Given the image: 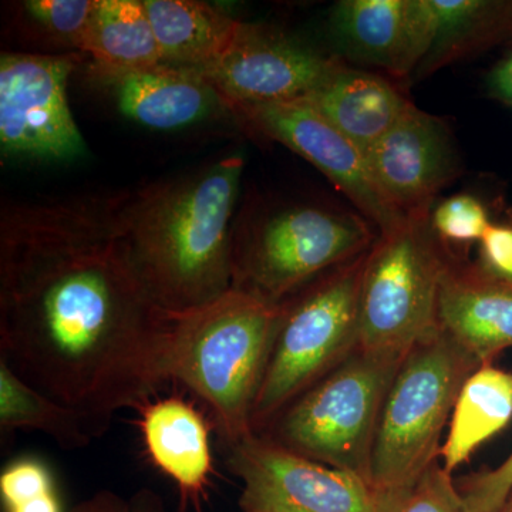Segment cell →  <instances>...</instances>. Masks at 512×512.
<instances>
[{
	"mask_svg": "<svg viewBox=\"0 0 512 512\" xmlns=\"http://www.w3.org/2000/svg\"><path fill=\"white\" fill-rule=\"evenodd\" d=\"M19 430L39 431L64 450H80L94 441L79 414L25 382L0 359L2 440Z\"/></svg>",
	"mask_w": 512,
	"mask_h": 512,
	"instance_id": "obj_22",
	"label": "cell"
},
{
	"mask_svg": "<svg viewBox=\"0 0 512 512\" xmlns=\"http://www.w3.org/2000/svg\"><path fill=\"white\" fill-rule=\"evenodd\" d=\"M84 53L107 74L163 64L143 0H99Z\"/></svg>",
	"mask_w": 512,
	"mask_h": 512,
	"instance_id": "obj_20",
	"label": "cell"
},
{
	"mask_svg": "<svg viewBox=\"0 0 512 512\" xmlns=\"http://www.w3.org/2000/svg\"><path fill=\"white\" fill-rule=\"evenodd\" d=\"M365 218L326 208H285L234 229L232 288L279 305L303 285L375 244Z\"/></svg>",
	"mask_w": 512,
	"mask_h": 512,
	"instance_id": "obj_8",
	"label": "cell"
},
{
	"mask_svg": "<svg viewBox=\"0 0 512 512\" xmlns=\"http://www.w3.org/2000/svg\"><path fill=\"white\" fill-rule=\"evenodd\" d=\"M117 208L119 195L43 202L0 224V359L93 440L170 383L173 315L141 282Z\"/></svg>",
	"mask_w": 512,
	"mask_h": 512,
	"instance_id": "obj_1",
	"label": "cell"
},
{
	"mask_svg": "<svg viewBox=\"0 0 512 512\" xmlns=\"http://www.w3.org/2000/svg\"><path fill=\"white\" fill-rule=\"evenodd\" d=\"M393 512H474L451 474L436 461Z\"/></svg>",
	"mask_w": 512,
	"mask_h": 512,
	"instance_id": "obj_25",
	"label": "cell"
},
{
	"mask_svg": "<svg viewBox=\"0 0 512 512\" xmlns=\"http://www.w3.org/2000/svg\"><path fill=\"white\" fill-rule=\"evenodd\" d=\"M512 420V373L493 363L481 365L458 394L447 439L441 446V466L448 474L470 460L481 444Z\"/></svg>",
	"mask_w": 512,
	"mask_h": 512,
	"instance_id": "obj_19",
	"label": "cell"
},
{
	"mask_svg": "<svg viewBox=\"0 0 512 512\" xmlns=\"http://www.w3.org/2000/svg\"><path fill=\"white\" fill-rule=\"evenodd\" d=\"M505 505H510V507H512V494H511L510 500H508V503Z\"/></svg>",
	"mask_w": 512,
	"mask_h": 512,
	"instance_id": "obj_34",
	"label": "cell"
},
{
	"mask_svg": "<svg viewBox=\"0 0 512 512\" xmlns=\"http://www.w3.org/2000/svg\"><path fill=\"white\" fill-rule=\"evenodd\" d=\"M279 305L231 289L173 315L167 372L200 397L222 447L254 434L252 412L271 355Z\"/></svg>",
	"mask_w": 512,
	"mask_h": 512,
	"instance_id": "obj_3",
	"label": "cell"
},
{
	"mask_svg": "<svg viewBox=\"0 0 512 512\" xmlns=\"http://www.w3.org/2000/svg\"><path fill=\"white\" fill-rule=\"evenodd\" d=\"M128 503H130L131 512H173L164 503L163 498L150 488L138 490Z\"/></svg>",
	"mask_w": 512,
	"mask_h": 512,
	"instance_id": "obj_30",
	"label": "cell"
},
{
	"mask_svg": "<svg viewBox=\"0 0 512 512\" xmlns=\"http://www.w3.org/2000/svg\"><path fill=\"white\" fill-rule=\"evenodd\" d=\"M406 355L357 348L256 436L367 483L380 410Z\"/></svg>",
	"mask_w": 512,
	"mask_h": 512,
	"instance_id": "obj_6",
	"label": "cell"
},
{
	"mask_svg": "<svg viewBox=\"0 0 512 512\" xmlns=\"http://www.w3.org/2000/svg\"><path fill=\"white\" fill-rule=\"evenodd\" d=\"M244 160L119 195L121 235L141 282L170 315L194 311L232 288L235 202Z\"/></svg>",
	"mask_w": 512,
	"mask_h": 512,
	"instance_id": "obj_2",
	"label": "cell"
},
{
	"mask_svg": "<svg viewBox=\"0 0 512 512\" xmlns=\"http://www.w3.org/2000/svg\"><path fill=\"white\" fill-rule=\"evenodd\" d=\"M493 89L500 99L512 104V56L495 70Z\"/></svg>",
	"mask_w": 512,
	"mask_h": 512,
	"instance_id": "obj_32",
	"label": "cell"
},
{
	"mask_svg": "<svg viewBox=\"0 0 512 512\" xmlns=\"http://www.w3.org/2000/svg\"><path fill=\"white\" fill-rule=\"evenodd\" d=\"M333 59L281 33L244 23L234 45L200 70L225 109L303 99L329 72Z\"/></svg>",
	"mask_w": 512,
	"mask_h": 512,
	"instance_id": "obj_12",
	"label": "cell"
},
{
	"mask_svg": "<svg viewBox=\"0 0 512 512\" xmlns=\"http://www.w3.org/2000/svg\"><path fill=\"white\" fill-rule=\"evenodd\" d=\"M379 190L403 215H429L434 198L456 174L450 134L416 106L365 154Z\"/></svg>",
	"mask_w": 512,
	"mask_h": 512,
	"instance_id": "obj_13",
	"label": "cell"
},
{
	"mask_svg": "<svg viewBox=\"0 0 512 512\" xmlns=\"http://www.w3.org/2000/svg\"><path fill=\"white\" fill-rule=\"evenodd\" d=\"M228 110L252 130L284 144L315 165L379 234L406 220V215L394 208L377 187L365 153L308 101L251 104Z\"/></svg>",
	"mask_w": 512,
	"mask_h": 512,
	"instance_id": "obj_11",
	"label": "cell"
},
{
	"mask_svg": "<svg viewBox=\"0 0 512 512\" xmlns=\"http://www.w3.org/2000/svg\"><path fill=\"white\" fill-rule=\"evenodd\" d=\"M73 63L67 56L2 55L0 147L5 156L63 160L84 153L67 100Z\"/></svg>",
	"mask_w": 512,
	"mask_h": 512,
	"instance_id": "obj_10",
	"label": "cell"
},
{
	"mask_svg": "<svg viewBox=\"0 0 512 512\" xmlns=\"http://www.w3.org/2000/svg\"><path fill=\"white\" fill-rule=\"evenodd\" d=\"M437 325L481 365L512 348V284L451 259L441 279Z\"/></svg>",
	"mask_w": 512,
	"mask_h": 512,
	"instance_id": "obj_14",
	"label": "cell"
},
{
	"mask_svg": "<svg viewBox=\"0 0 512 512\" xmlns=\"http://www.w3.org/2000/svg\"><path fill=\"white\" fill-rule=\"evenodd\" d=\"M69 512H131L130 503L109 490L97 491L74 505Z\"/></svg>",
	"mask_w": 512,
	"mask_h": 512,
	"instance_id": "obj_29",
	"label": "cell"
},
{
	"mask_svg": "<svg viewBox=\"0 0 512 512\" xmlns=\"http://www.w3.org/2000/svg\"><path fill=\"white\" fill-rule=\"evenodd\" d=\"M99 0H29L23 3L37 28L63 45L86 49Z\"/></svg>",
	"mask_w": 512,
	"mask_h": 512,
	"instance_id": "obj_23",
	"label": "cell"
},
{
	"mask_svg": "<svg viewBox=\"0 0 512 512\" xmlns=\"http://www.w3.org/2000/svg\"><path fill=\"white\" fill-rule=\"evenodd\" d=\"M110 76L121 114L153 130L192 126L224 107L214 87L194 70L160 64Z\"/></svg>",
	"mask_w": 512,
	"mask_h": 512,
	"instance_id": "obj_16",
	"label": "cell"
},
{
	"mask_svg": "<svg viewBox=\"0 0 512 512\" xmlns=\"http://www.w3.org/2000/svg\"><path fill=\"white\" fill-rule=\"evenodd\" d=\"M450 262L430 214L409 215L377 234L360 288L357 348L406 355L436 335L441 279Z\"/></svg>",
	"mask_w": 512,
	"mask_h": 512,
	"instance_id": "obj_7",
	"label": "cell"
},
{
	"mask_svg": "<svg viewBox=\"0 0 512 512\" xmlns=\"http://www.w3.org/2000/svg\"><path fill=\"white\" fill-rule=\"evenodd\" d=\"M481 366L439 332L404 356L377 421L367 484L393 512L440 458V437L468 377Z\"/></svg>",
	"mask_w": 512,
	"mask_h": 512,
	"instance_id": "obj_4",
	"label": "cell"
},
{
	"mask_svg": "<svg viewBox=\"0 0 512 512\" xmlns=\"http://www.w3.org/2000/svg\"><path fill=\"white\" fill-rule=\"evenodd\" d=\"M303 100L365 154L414 106L389 80L338 60Z\"/></svg>",
	"mask_w": 512,
	"mask_h": 512,
	"instance_id": "obj_15",
	"label": "cell"
},
{
	"mask_svg": "<svg viewBox=\"0 0 512 512\" xmlns=\"http://www.w3.org/2000/svg\"><path fill=\"white\" fill-rule=\"evenodd\" d=\"M138 426L151 461L185 500L198 501L214 473L210 429L202 414L180 397H164L141 407Z\"/></svg>",
	"mask_w": 512,
	"mask_h": 512,
	"instance_id": "obj_17",
	"label": "cell"
},
{
	"mask_svg": "<svg viewBox=\"0 0 512 512\" xmlns=\"http://www.w3.org/2000/svg\"><path fill=\"white\" fill-rule=\"evenodd\" d=\"M458 490L474 512L503 511L512 494V453L497 468L467 477Z\"/></svg>",
	"mask_w": 512,
	"mask_h": 512,
	"instance_id": "obj_27",
	"label": "cell"
},
{
	"mask_svg": "<svg viewBox=\"0 0 512 512\" xmlns=\"http://www.w3.org/2000/svg\"><path fill=\"white\" fill-rule=\"evenodd\" d=\"M369 249L279 303L271 355L252 412L254 434L359 346L360 288Z\"/></svg>",
	"mask_w": 512,
	"mask_h": 512,
	"instance_id": "obj_5",
	"label": "cell"
},
{
	"mask_svg": "<svg viewBox=\"0 0 512 512\" xmlns=\"http://www.w3.org/2000/svg\"><path fill=\"white\" fill-rule=\"evenodd\" d=\"M8 512H62L59 497L56 491L32 498L25 503L15 505V507L6 508Z\"/></svg>",
	"mask_w": 512,
	"mask_h": 512,
	"instance_id": "obj_31",
	"label": "cell"
},
{
	"mask_svg": "<svg viewBox=\"0 0 512 512\" xmlns=\"http://www.w3.org/2000/svg\"><path fill=\"white\" fill-rule=\"evenodd\" d=\"M409 0H342L332 16L340 45L353 59L396 73L406 37Z\"/></svg>",
	"mask_w": 512,
	"mask_h": 512,
	"instance_id": "obj_21",
	"label": "cell"
},
{
	"mask_svg": "<svg viewBox=\"0 0 512 512\" xmlns=\"http://www.w3.org/2000/svg\"><path fill=\"white\" fill-rule=\"evenodd\" d=\"M242 512H386L357 474L316 463L262 436L224 447Z\"/></svg>",
	"mask_w": 512,
	"mask_h": 512,
	"instance_id": "obj_9",
	"label": "cell"
},
{
	"mask_svg": "<svg viewBox=\"0 0 512 512\" xmlns=\"http://www.w3.org/2000/svg\"><path fill=\"white\" fill-rule=\"evenodd\" d=\"M430 224L441 242L468 244L480 242L491 222L483 202L473 195L457 194L437 205Z\"/></svg>",
	"mask_w": 512,
	"mask_h": 512,
	"instance_id": "obj_24",
	"label": "cell"
},
{
	"mask_svg": "<svg viewBox=\"0 0 512 512\" xmlns=\"http://www.w3.org/2000/svg\"><path fill=\"white\" fill-rule=\"evenodd\" d=\"M163 64L200 72L234 45L244 23L198 0H143Z\"/></svg>",
	"mask_w": 512,
	"mask_h": 512,
	"instance_id": "obj_18",
	"label": "cell"
},
{
	"mask_svg": "<svg viewBox=\"0 0 512 512\" xmlns=\"http://www.w3.org/2000/svg\"><path fill=\"white\" fill-rule=\"evenodd\" d=\"M55 491V483L45 463L36 458H19L0 474V495L6 508Z\"/></svg>",
	"mask_w": 512,
	"mask_h": 512,
	"instance_id": "obj_26",
	"label": "cell"
},
{
	"mask_svg": "<svg viewBox=\"0 0 512 512\" xmlns=\"http://www.w3.org/2000/svg\"><path fill=\"white\" fill-rule=\"evenodd\" d=\"M481 269L495 279L512 284V227L491 224L480 241Z\"/></svg>",
	"mask_w": 512,
	"mask_h": 512,
	"instance_id": "obj_28",
	"label": "cell"
},
{
	"mask_svg": "<svg viewBox=\"0 0 512 512\" xmlns=\"http://www.w3.org/2000/svg\"><path fill=\"white\" fill-rule=\"evenodd\" d=\"M501 512H512V507H510V505H505V507L503 508V511Z\"/></svg>",
	"mask_w": 512,
	"mask_h": 512,
	"instance_id": "obj_33",
	"label": "cell"
}]
</instances>
